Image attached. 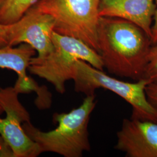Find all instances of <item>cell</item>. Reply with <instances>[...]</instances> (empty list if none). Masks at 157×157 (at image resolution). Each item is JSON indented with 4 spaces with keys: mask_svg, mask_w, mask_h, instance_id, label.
Segmentation results:
<instances>
[{
    "mask_svg": "<svg viewBox=\"0 0 157 157\" xmlns=\"http://www.w3.org/2000/svg\"><path fill=\"white\" fill-rule=\"evenodd\" d=\"M115 148L127 157H157V122L124 119Z\"/></svg>",
    "mask_w": 157,
    "mask_h": 157,
    "instance_id": "cell-8",
    "label": "cell"
},
{
    "mask_svg": "<svg viewBox=\"0 0 157 157\" xmlns=\"http://www.w3.org/2000/svg\"><path fill=\"white\" fill-rule=\"evenodd\" d=\"M144 78L150 83L157 82V43L153 44L150 48Z\"/></svg>",
    "mask_w": 157,
    "mask_h": 157,
    "instance_id": "cell-12",
    "label": "cell"
},
{
    "mask_svg": "<svg viewBox=\"0 0 157 157\" xmlns=\"http://www.w3.org/2000/svg\"><path fill=\"white\" fill-rule=\"evenodd\" d=\"M155 2V10L152 26V44L157 43V0Z\"/></svg>",
    "mask_w": 157,
    "mask_h": 157,
    "instance_id": "cell-15",
    "label": "cell"
},
{
    "mask_svg": "<svg viewBox=\"0 0 157 157\" xmlns=\"http://www.w3.org/2000/svg\"><path fill=\"white\" fill-rule=\"evenodd\" d=\"M101 1H102V0H101Z\"/></svg>",
    "mask_w": 157,
    "mask_h": 157,
    "instance_id": "cell-18",
    "label": "cell"
},
{
    "mask_svg": "<svg viewBox=\"0 0 157 157\" xmlns=\"http://www.w3.org/2000/svg\"><path fill=\"white\" fill-rule=\"evenodd\" d=\"M9 25L0 23V48L8 45Z\"/></svg>",
    "mask_w": 157,
    "mask_h": 157,
    "instance_id": "cell-14",
    "label": "cell"
},
{
    "mask_svg": "<svg viewBox=\"0 0 157 157\" xmlns=\"http://www.w3.org/2000/svg\"><path fill=\"white\" fill-rule=\"evenodd\" d=\"M35 54V50L25 43L16 48L9 45L1 47L0 67L15 72L17 80L14 87L20 93L32 91L37 93V106L41 109H47L51 105V94L47 88L39 87L26 73L30 60Z\"/></svg>",
    "mask_w": 157,
    "mask_h": 157,
    "instance_id": "cell-9",
    "label": "cell"
},
{
    "mask_svg": "<svg viewBox=\"0 0 157 157\" xmlns=\"http://www.w3.org/2000/svg\"><path fill=\"white\" fill-rule=\"evenodd\" d=\"M3 112H4V109H3V108L0 105V115L2 114V113Z\"/></svg>",
    "mask_w": 157,
    "mask_h": 157,
    "instance_id": "cell-16",
    "label": "cell"
},
{
    "mask_svg": "<svg viewBox=\"0 0 157 157\" xmlns=\"http://www.w3.org/2000/svg\"><path fill=\"white\" fill-rule=\"evenodd\" d=\"M20 92L15 87H0V105L6 112L0 118V135L6 140L14 157H38L39 146L26 134L22 124L30 122V115L20 102Z\"/></svg>",
    "mask_w": 157,
    "mask_h": 157,
    "instance_id": "cell-6",
    "label": "cell"
},
{
    "mask_svg": "<svg viewBox=\"0 0 157 157\" xmlns=\"http://www.w3.org/2000/svg\"><path fill=\"white\" fill-rule=\"evenodd\" d=\"M146 93L148 100L157 111V82H151L147 85Z\"/></svg>",
    "mask_w": 157,
    "mask_h": 157,
    "instance_id": "cell-13",
    "label": "cell"
},
{
    "mask_svg": "<svg viewBox=\"0 0 157 157\" xmlns=\"http://www.w3.org/2000/svg\"><path fill=\"white\" fill-rule=\"evenodd\" d=\"M4 1H5V0H0V7L2 5V4H3V2H4Z\"/></svg>",
    "mask_w": 157,
    "mask_h": 157,
    "instance_id": "cell-17",
    "label": "cell"
},
{
    "mask_svg": "<svg viewBox=\"0 0 157 157\" xmlns=\"http://www.w3.org/2000/svg\"><path fill=\"white\" fill-rule=\"evenodd\" d=\"M72 80L75 90L86 95H94L97 89L109 90L121 97L132 107V118L157 122V111L148 100L146 93V78L133 83L111 77L82 60L76 62Z\"/></svg>",
    "mask_w": 157,
    "mask_h": 157,
    "instance_id": "cell-4",
    "label": "cell"
},
{
    "mask_svg": "<svg viewBox=\"0 0 157 157\" xmlns=\"http://www.w3.org/2000/svg\"><path fill=\"white\" fill-rule=\"evenodd\" d=\"M8 25V45L27 44L38 52L37 57L39 58L48 56L54 50L52 36L54 19L36 6L17 22Z\"/></svg>",
    "mask_w": 157,
    "mask_h": 157,
    "instance_id": "cell-7",
    "label": "cell"
},
{
    "mask_svg": "<svg viewBox=\"0 0 157 157\" xmlns=\"http://www.w3.org/2000/svg\"><path fill=\"white\" fill-rule=\"evenodd\" d=\"M155 10V0H102L99 13L100 17L119 18L135 24L151 40Z\"/></svg>",
    "mask_w": 157,
    "mask_h": 157,
    "instance_id": "cell-10",
    "label": "cell"
},
{
    "mask_svg": "<svg viewBox=\"0 0 157 157\" xmlns=\"http://www.w3.org/2000/svg\"><path fill=\"white\" fill-rule=\"evenodd\" d=\"M39 0H5L0 7V23L15 22Z\"/></svg>",
    "mask_w": 157,
    "mask_h": 157,
    "instance_id": "cell-11",
    "label": "cell"
},
{
    "mask_svg": "<svg viewBox=\"0 0 157 157\" xmlns=\"http://www.w3.org/2000/svg\"><path fill=\"white\" fill-rule=\"evenodd\" d=\"M101 0H40L36 7L54 19V32L83 41L98 52Z\"/></svg>",
    "mask_w": 157,
    "mask_h": 157,
    "instance_id": "cell-5",
    "label": "cell"
},
{
    "mask_svg": "<svg viewBox=\"0 0 157 157\" xmlns=\"http://www.w3.org/2000/svg\"><path fill=\"white\" fill-rule=\"evenodd\" d=\"M98 45L109 73L135 81L144 78L152 41L141 29L122 19L100 17Z\"/></svg>",
    "mask_w": 157,
    "mask_h": 157,
    "instance_id": "cell-1",
    "label": "cell"
},
{
    "mask_svg": "<svg viewBox=\"0 0 157 157\" xmlns=\"http://www.w3.org/2000/svg\"><path fill=\"white\" fill-rule=\"evenodd\" d=\"M97 102L95 95H86L82 104L67 113H56V128L43 132L31 122H25L23 128L39 146L41 153L51 152L64 157H82L91 150L88 125Z\"/></svg>",
    "mask_w": 157,
    "mask_h": 157,
    "instance_id": "cell-2",
    "label": "cell"
},
{
    "mask_svg": "<svg viewBox=\"0 0 157 157\" xmlns=\"http://www.w3.org/2000/svg\"><path fill=\"white\" fill-rule=\"evenodd\" d=\"M54 50L48 56L33 57L29 63L30 73L45 79L57 92L63 94L66 82L72 80L75 63L79 60L102 70L104 68L100 54L80 40L54 32Z\"/></svg>",
    "mask_w": 157,
    "mask_h": 157,
    "instance_id": "cell-3",
    "label": "cell"
}]
</instances>
